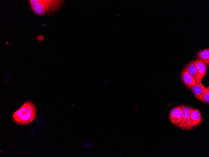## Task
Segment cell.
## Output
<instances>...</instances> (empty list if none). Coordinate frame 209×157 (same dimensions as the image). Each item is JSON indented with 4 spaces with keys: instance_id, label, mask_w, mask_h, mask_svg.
<instances>
[{
    "instance_id": "4fadbf2b",
    "label": "cell",
    "mask_w": 209,
    "mask_h": 157,
    "mask_svg": "<svg viewBox=\"0 0 209 157\" xmlns=\"http://www.w3.org/2000/svg\"><path fill=\"white\" fill-rule=\"evenodd\" d=\"M108 81L107 80H106L105 81H104V86H106L108 82Z\"/></svg>"
},
{
    "instance_id": "277c9868",
    "label": "cell",
    "mask_w": 209,
    "mask_h": 157,
    "mask_svg": "<svg viewBox=\"0 0 209 157\" xmlns=\"http://www.w3.org/2000/svg\"><path fill=\"white\" fill-rule=\"evenodd\" d=\"M181 118V106H176L171 111L169 115V118L172 124L178 127Z\"/></svg>"
},
{
    "instance_id": "8fae6325",
    "label": "cell",
    "mask_w": 209,
    "mask_h": 157,
    "mask_svg": "<svg viewBox=\"0 0 209 157\" xmlns=\"http://www.w3.org/2000/svg\"><path fill=\"white\" fill-rule=\"evenodd\" d=\"M198 58L205 64L209 65V49L203 50L197 53Z\"/></svg>"
},
{
    "instance_id": "30bf717a",
    "label": "cell",
    "mask_w": 209,
    "mask_h": 157,
    "mask_svg": "<svg viewBox=\"0 0 209 157\" xmlns=\"http://www.w3.org/2000/svg\"><path fill=\"white\" fill-rule=\"evenodd\" d=\"M96 145V143L91 139H85L83 140L81 148L83 150H86L89 153L92 152Z\"/></svg>"
},
{
    "instance_id": "52a82bcc",
    "label": "cell",
    "mask_w": 209,
    "mask_h": 157,
    "mask_svg": "<svg viewBox=\"0 0 209 157\" xmlns=\"http://www.w3.org/2000/svg\"><path fill=\"white\" fill-rule=\"evenodd\" d=\"M205 87L201 82H197L195 85L189 87V88L193 93L196 98L199 101H200L202 98Z\"/></svg>"
},
{
    "instance_id": "7a4b0ae2",
    "label": "cell",
    "mask_w": 209,
    "mask_h": 157,
    "mask_svg": "<svg viewBox=\"0 0 209 157\" xmlns=\"http://www.w3.org/2000/svg\"><path fill=\"white\" fill-rule=\"evenodd\" d=\"M37 113L36 108L31 101L25 102L22 106L12 115L13 121L20 125H26L33 122Z\"/></svg>"
},
{
    "instance_id": "5b68a950",
    "label": "cell",
    "mask_w": 209,
    "mask_h": 157,
    "mask_svg": "<svg viewBox=\"0 0 209 157\" xmlns=\"http://www.w3.org/2000/svg\"><path fill=\"white\" fill-rule=\"evenodd\" d=\"M184 69L193 77L196 82H201L202 79L197 71L194 61L190 62Z\"/></svg>"
},
{
    "instance_id": "9c48e42d",
    "label": "cell",
    "mask_w": 209,
    "mask_h": 157,
    "mask_svg": "<svg viewBox=\"0 0 209 157\" xmlns=\"http://www.w3.org/2000/svg\"><path fill=\"white\" fill-rule=\"evenodd\" d=\"M194 61L197 71L202 79L207 72V66L203 61L199 59H196Z\"/></svg>"
},
{
    "instance_id": "ba28073f",
    "label": "cell",
    "mask_w": 209,
    "mask_h": 157,
    "mask_svg": "<svg viewBox=\"0 0 209 157\" xmlns=\"http://www.w3.org/2000/svg\"><path fill=\"white\" fill-rule=\"evenodd\" d=\"M181 76L183 83L187 87L189 88L196 84L194 79L184 69L181 71Z\"/></svg>"
},
{
    "instance_id": "8992f818",
    "label": "cell",
    "mask_w": 209,
    "mask_h": 157,
    "mask_svg": "<svg viewBox=\"0 0 209 157\" xmlns=\"http://www.w3.org/2000/svg\"><path fill=\"white\" fill-rule=\"evenodd\" d=\"M190 119L193 128L199 125L202 120V117L199 111L193 108L191 111Z\"/></svg>"
},
{
    "instance_id": "7c38bea8",
    "label": "cell",
    "mask_w": 209,
    "mask_h": 157,
    "mask_svg": "<svg viewBox=\"0 0 209 157\" xmlns=\"http://www.w3.org/2000/svg\"><path fill=\"white\" fill-rule=\"evenodd\" d=\"M200 101L206 103H209V87H205L202 97Z\"/></svg>"
},
{
    "instance_id": "6da1fadb",
    "label": "cell",
    "mask_w": 209,
    "mask_h": 157,
    "mask_svg": "<svg viewBox=\"0 0 209 157\" xmlns=\"http://www.w3.org/2000/svg\"><path fill=\"white\" fill-rule=\"evenodd\" d=\"M30 9L37 16H51L55 15L65 4L62 0H28Z\"/></svg>"
},
{
    "instance_id": "3957f363",
    "label": "cell",
    "mask_w": 209,
    "mask_h": 157,
    "mask_svg": "<svg viewBox=\"0 0 209 157\" xmlns=\"http://www.w3.org/2000/svg\"><path fill=\"white\" fill-rule=\"evenodd\" d=\"M181 118L178 128L185 130L193 128L190 119L191 111L192 107L184 105H181Z\"/></svg>"
}]
</instances>
